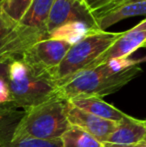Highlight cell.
Instances as JSON below:
<instances>
[{"label":"cell","instance_id":"obj_1","mask_svg":"<svg viewBox=\"0 0 146 147\" xmlns=\"http://www.w3.org/2000/svg\"><path fill=\"white\" fill-rule=\"evenodd\" d=\"M136 59L116 58L83 70L57 88L65 100L76 97H99L114 93L141 73Z\"/></svg>","mask_w":146,"mask_h":147},{"label":"cell","instance_id":"obj_2","mask_svg":"<svg viewBox=\"0 0 146 147\" xmlns=\"http://www.w3.org/2000/svg\"><path fill=\"white\" fill-rule=\"evenodd\" d=\"M67 100L59 96L23 110L11 131L13 138L60 139L70 128L66 115Z\"/></svg>","mask_w":146,"mask_h":147},{"label":"cell","instance_id":"obj_3","mask_svg":"<svg viewBox=\"0 0 146 147\" xmlns=\"http://www.w3.org/2000/svg\"><path fill=\"white\" fill-rule=\"evenodd\" d=\"M8 85L13 108L24 109L35 106L57 95V84L50 74L30 67L21 59L8 65Z\"/></svg>","mask_w":146,"mask_h":147},{"label":"cell","instance_id":"obj_4","mask_svg":"<svg viewBox=\"0 0 146 147\" xmlns=\"http://www.w3.org/2000/svg\"><path fill=\"white\" fill-rule=\"evenodd\" d=\"M121 34L122 32L115 33L95 29L79 42L72 45L62 62L52 72V78L57 86L68 81L79 72L94 67L97 60L110 48Z\"/></svg>","mask_w":146,"mask_h":147},{"label":"cell","instance_id":"obj_5","mask_svg":"<svg viewBox=\"0 0 146 147\" xmlns=\"http://www.w3.org/2000/svg\"><path fill=\"white\" fill-rule=\"evenodd\" d=\"M71 45L62 40L45 38L36 42L21 57L27 65L50 74L59 66ZM53 79V78H52Z\"/></svg>","mask_w":146,"mask_h":147},{"label":"cell","instance_id":"obj_6","mask_svg":"<svg viewBox=\"0 0 146 147\" xmlns=\"http://www.w3.org/2000/svg\"><path fill=\"white\" fill-rule=\"evenodd\" d=\"M71 22H83L98 29L93 12L84 0H54L46 22L48 35L56 28Z\"/></svg>","mask_w":146,"mask_h":147},{"label":"cell","instance_id":"obj_7","mask_svg":"<svg viewBox=\"0 0 146 147\" xmlns=\"http://www.w3.org/2000/svg\"><path fill=\"white\" fill-rule=\"evenodd\" d=\"M23 111L13 108L11 105H4L0 112V147H63L62 140H43L36 138H13L11 131Z\"/></svg>","mask_w":146,"mask_h":147},{"label":"cell","instance_id":"obj_8","mask_svg":"<svg viewBox=\"0 0 146 147\" xmlns=\"http://www.w3.org/2000/svg\"><path fill=\"white\" fill-rule=\"evenodd\" d=\"M66 115L70 126L79 128L101 143L109 137L116 124L118 123L85 112L75 107L69 101H67Z\"/></svg>","mask_w":146,"mask_h":147},{"label":"cell","instance_id":"obj_9","mask_svg":"<svg viewBox=\"0 0 146 147\" xmlns=\"http://www.w3.org/2000/svg\"><path fill=\"white\" fill-rule=\"evenodd\" d=\"M146 42V19L131 29L122 32L121 36L110 46V48L97 60L95 66L106 63L111 59L128 58L133 52ZM94 66V67H95Z\"/></svg>","mask_w":146,"mask_h":147},{"label":"cell","instance_id":"obj_10","mask_svg":"<svg viewBox=\"0 0 146 147\" xmlns=\"http://www.w3.org/2000/svg\"><path fill=\"white\" fill-rule=\"evenodd\" d=\"M144 140H146V121L135 119L128 115L116 124L102 146L135 147Z\"/></svg>","mask_w":146,"mask_h":147},{"label":"cell","instance_id":"obj_11","mask_svg":"<svg viewBox=\"0 0 146 147\" xmlns=\"http://www.w3.org/2000/svg\"><path fill=\"white\" fill-rule=\"evenodd\" d=\"M146 15V0H130L102 13L94 15L97 28L105 30L115 23L129 17Z\"/></svg>","mask_w":146,"mask_h":147},{"label":"cell","instance_id":"obj_12","mask_svg":"<svg viewBox=\"0 0 146 147\" xmlns=\"http://www.w3.org/2000/svg\"><path fill=\"white\" fill-rule=\"evenodd\" d=\"M67 101L85 112L116 123L128 116L99 97H76Z\"/></svg>","mask_w":146,"mask_h":147},{"label":"cell","instance_id":"obj_13","mask_svg":"<svg viewBox=\"0 0 146 147\" xmlns=\"http://www.w3.org/2000/svg\"><path fill=\"white\" fill-rule=\"evenodd\" d=\"M53 2L54 0H33L19 24L25 27L46 31V22Z\"/></svg>","mask_w":146,"mask_h":147},{"label":"cell","instance_id":"obj_14","mask_svg":"<svg viewBox=\"0 0 146 147\" xmlns=\"http://www.w3.org/2000/svg\"><path fill=\"white\" fill-rule=\"evenodd\" d=\"M93 30L95 29L83 22H71L53 30L49 34V38L65 41L72 46Z\"/></svg>","mask_w":146,"mask_h":147},{"label":"cell","instance_id":"obj_15","mask_svg":"<svg viewBox=\"0 0 146 147\" xmlns=\"http://www.w3.org/2000/svg\"><path fill=\"white\" fill-rule=\"evenodd\" d=\"M61 140L63 147H103L101 142L74 126H70Z\"/></svg>","mask_w":146,"mask_h":147},{"label":"cell","instance_id":"obj_16","mask_svg":"<svg viewBox=\"0 0 146 147\" xmlns=\"http://www.w3.org/2000/svg\"><path fill=\"white\" fill-rule=\"evenodd\" d=\"M33 0H0V7L13 21L19 23Z\"/></svg>","mask_w":146,"mask_h":147},{"label":"cell","instance_id":"obj_17","mask_svg":"<svg viewBox=\"0 0 146 147\" xmlns=\"http://www.w3.org/2000/svg\"><path fill=\"white\" fill-rule=\"evenodd\" d=\"M17 25V22L10 19L0 7V52L4 45L9 40Z\"/></svg>","mask_w":146,"mask_h":147},{"label":"cell","instance_id":"obj_18","mask_svg":"<svg viewBox=\"0 0 146 147\" xmlns=\"http://www.w3.org/2000/svg\"><path fill=\"white\" fill-rule=\"evenodd\" d=\"M11 102V94H10L8 80L6 78L0 77V105L8 104Z\"/></svg>","mask_w":146,"mask_h":147},{"label":"cell","instance_id":"obj_19","mask_svg":"<svg viewBox=\"0 0 146 147\" xmlns=\"http://www.w3.org/2000/svg\"><path fill=\"white\" fill-rule=\"evenodd\" d=\"M127 1H130V0H106L99 8L93 11V15H96V14H99V13H102L104 11H107V10L111 9L113 7H116V6L120 5L122 3H125Z\"/></svg>","mask_w":146,"mask_h":147},{"label":"cell","instance_id":"obj_20","mask_svg":"<svg viewBox=\"0 0 146 147\" xmlns=\"http://www.w3.org/2000/svg\"><path fill=\"white\" fill-rule=\"evenodd\" d=\"M84 1L87 4L88 7L90 8V10L93 12V11H95L97 8H99L106 0H84Z\"/></svg>","mask_w":146,"mask_h":147},{"label":"cell","instance_id":"obj_21","mask_svg":"<svg viewBox=\"0 0 146 147\" xmlns=\"http://www.w3.org/2000/svg\"><path fill=\"white\" fill-rule=\"evenodd\" d=\"M8 65L9 62L0 61V77L6 78L8 80Z\"/></svg>","mask_w":146,"mask_h":147},{"label":"cell","instance_id":"obj_22","mask_svg":"<svg viewBox=\"0 0 146 147\" xmlns=\"http://www.w3.org/2000/svg\"><path fill=\"white\" fill-rule=\"evenodd\" d=\"M135 147H146V140H144V141L140 142L139 144H137Z\"/></svg>","mask_w":146,"mask_h":147},{"label":"cell","instance_id":"obj_23","mask_svg":"<svg viewBox=\"0 0 146 147\" xmlns=\"http://www.w3.org/2000/svg\"><path fill=\"white\" fill-rule=\"evenodd\" d=\"M5 105V104H4ZM4 105H0V112H1L2 110H3V108H4Z\"/></svg>","mask_w":146,"mask_h":147},{"label":"cell","instance_id":"obj_24","mask_svg":"<svg viewBox=\"0 0 146 147\" xmlns=\"http://www.w3.org/2000/svg\"><path fill=\"white\" fill-rule=\"evenodd\" d=\"M143 47H145V48H146V42L144 43V45H143Z\"/></svg>","mask_w":146,"mask_h":147}]
</instances>
